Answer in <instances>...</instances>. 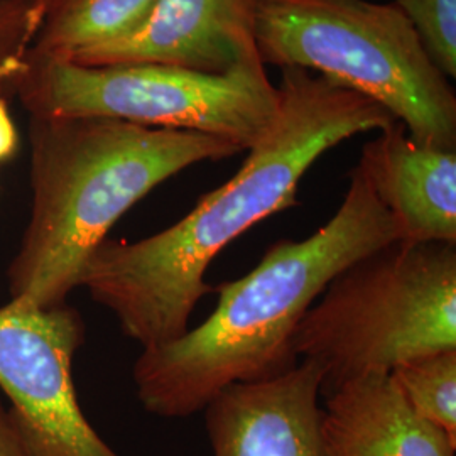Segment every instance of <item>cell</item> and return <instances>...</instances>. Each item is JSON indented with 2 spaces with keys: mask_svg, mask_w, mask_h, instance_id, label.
I'll use <instances>...</instances> for the list:
<instances>
[{
  "mask_svg": "<svg viewBox=\"0 0 456 456\" xmlns=\"http://www.w3.org/2000/svg\"><path fill=\"white\" fill-rule=\"evenodd\" d=\"M281 75L276 117L227 183L151 237L107 239L86 264L80 286L142 348L190 330L198 303L213 291L205 276L215 257L262 220L296 207L299 183L325 152L395 122L370 98L308 69L281 68Z\"/></svg>",
  "mask_w": 456,
  "mask_h": 456,
  "instance_id": "6da1fadb",
  "label": "cell"
},
{
  "mask_svg": "<svg viewBox=\"0 0 456 456\" xmlns=\"http://www.w3.org/2000/svg\"><path fill=\"white\" fill-rule=\"evenodd\" d=\"M394 240L391 215L357 164L328 224L305 240L274 242L248 274L213 288L216 306L201 325L142 348L134 363L139 403L159 418H188L233 384L293 369L294 333L328 282Z\"/></svg>",
  "mask_w": 456,
  "mask_h": 456,
  "instance_id": "7a4b0ae2",
  "label": "cell"
},
{
  "mask_svg": "<svg viewBox=\"0 0 456 456\" xmlns=\"http://www.w3.org/2000/svg\"><path fill=\"white\" fill-rule=\"evenodd\" d=\"M31 220L7 279L11 301L37 310L66 303L109 232L154 188L242 152L207 134L98 117H31Z\"/></svg>",
  "mask_w": 456,
  "mask_h": 456,
  "instance_id": "3957f363",
  "label": "cell"
},
{
  "mask_svg": "<svg viewBox=\"0 0 456 456\" xmlns=\"http://www.w3.org/2000/svg\"><path fill=\"white\" fill-rule=\"evenodd\" d=\"M456 348V245L394 240L333 277L303 316L294 355L323 394Z\"/></svg>",
  "mask_w": 456,
  "mask_h": 456,
  "instance_id": "277c9868",
  "label": "cell"
},
{
  "mask_svg": "<svg viewBox=\"0 0 456 456\" xmlns=\"http://www.w3.org/2000/svg\"><path fill=\"white\" fill-rule=\"evenodd\" d=\"M262 65L303 68L370 98L423 146L456 151V97L392 2L259 0Z\"/></svg>",
  "mask_w": 456,
  "mask_h": 456,
  "instance_id": "5b68a950",
  "label": "cell"
},
{
  "mask_svg": "<svg viewBox=\"0 0 456 456\" xmlns=\"http://www.w3.org/2000/svg\"><path fill=\"white\" fill-rule=\"evenodd\" d=\"M31 117H98L198 132L247 151L269 129L279 92L265 69L208 75L176 66H85L31 56L16 86Z\"/></svg>",
  "mask_w": 456,
  "mask_h": 456,
  "instance_id": "8992f818",
  "label": "cell"
},
{
  "mask_svg": "<svg viewBox=\"0 0 456 456\" xmlns=\"http://www.w3.org/2000/svg\"><path fill=\"white\" fill-rule=\"evenodd\" d=\"M85 342L82 314L68 303L0 308V391L26 456H120L86 419L73 382Z\"/></svg>",
  "mask_w": 456,
  "mask_h": 456,
  "instance_id": "52a82bcc",
  "label": "cell"
},
{
  "mask_svg": "<svg viewBox=\"0 0 456 456\" xmlns=\"http://www.w3.org/2000/svg\"><path fill=\"white\" fill-rule=\"evenodd\" d=\"M259 0H156L144 22L114 43L83 51L85 66H176L208 75L265 69L256 43Z\"/></svg>",
  "mask_w": 456,
  "mask_h": 456,
  "instance_id": "ba28073f",
  "label": "cell"
},
{
  "mask_svg": "<svg viewBox=\"0 0 456 456\" xmlns=\"http://www.w3.org/2000/svg\"><path fill=\"white\" fill-rule=\"evenodd\" d=\"M322 394L323 375L306 360L224 389L201 411L213 456H325Z\"/></svg>",
  "mask_w": 456,
  "mask_h": 456,
  "instance_id": "9c48e42d",
  "label": "cell"
},
{
  "mask_svg": "<svg viewBox=\"0 0 456 456\" xmlns=\"http://www.w3.org/2000/svg\"><path fill=\"white\" fill-rule=\"evenodd\" d=\"M369 141L359 166L403 242L456 245V151L418 144L401 122Z\"/></svg>",
  "mask_w": 456,
  "mask_h": 456,
  "instance_id": "30bf717a",
  "label": "cell"
},
{
  "mask_svg": "<svg viewBox=\"0 0 456 456\" xmlns=\"http://www.w3.org/2000/svg\"><path fill=\"white\" fill-rule=\"evenodd\" d=\"M325 456H456V443L424 421L389 375H370L326 394Z\"/></svg>",
  "mask_w": 456,
  "mask_h": 456,
  "instance_id": "8fae6325",
  "label": "cell"
},
{
  "mask_svg": "<svg viewBox=\"0 0 456 456\" xmlns=\"http://www.w3.org/2000/svg\"><path fill=\"white\" fill-rule=\"evenodd\" d=\"M156 0H51L31 56L69 61L137 29Z\"/></svg>",
  "mask_w": 456,
  "mask_h": 456,
  "instance_id": "7c38bea8",
  "label": "cell"
},
{
  "mask_svg": "<svg viewBox=\"0 0 456 456\" xmlns=\"http://www.w3.org/2000/svg\"><path fill=\"white\" fill-rule=\"evenodd\" d=\"M389 377L409 408L456 443V348L409 360Z\"/></svg>",
  "mask_w": 456,
  "mask_h": 456,
  "instance_id": "4fadbf2b",
  "label": "cell"
},
{
  "mask_svg": "<svg viewBox=\"0 0 456 456\" xmlns=\"http://www.w3.org/2000/svg\"><path fill=\"white\" fill-rule=\"evenodd\" d=\"M51 0H0V97L14 90Z\"/></svg>",
  "mask_w": 456,
  "mask_h": 456,
  "instance_id": "5bb4252c",
  "label": "cell"
},
{
  "mask_svg": "<svg viewBox=\"0 0 456 456\" xmlns=\"http://www.w3.org/2000/svg\"><path fill=\"white\" fill-rule=\"evenodd\" d=\"M408 17L431 61L450 80L456 78V0H395Z\"/></svg>",
  "mask_w": 456,
  "mask_h": 456,
  "instance_id": "9a60e30c",
  "label": "cell"
},
{
  "mask_svg": "<svg viewBox=\"0 0 456 456\" xmlns=\"http://www.w3.org/2000/svg\"><path fill=\"white\" fill-rule=\"evenodd\" d=\"M17 151V131L5 98L0 97V163L9 161Z\"/></svg>",
  "mask_w": 456,
  "mask_h": 456,
  "instance_id": "2e32d148",
  "label": "cell"
},
{
  "mask_svg": "<svg viewBox=\"0 0 456 456\" xmlns=\"http://www.w3.org/2000/svg\"><path fill=\"white\" fill-rule=\"evenodd\" d=\"M0 456H26L11 421L9 411L0 401Z\"/></svg>",
  "mask_w": 456,
  "mask_h": 456,
  "instance_id": "e0dca14e",
  "label": "cell"
}]
</instances>
